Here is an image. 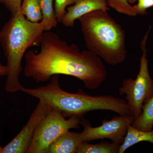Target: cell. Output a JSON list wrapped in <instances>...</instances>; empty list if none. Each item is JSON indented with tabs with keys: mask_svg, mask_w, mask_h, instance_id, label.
I'll use <instances>...</instances> for the list:
<instances>
[{
	"mask_svg": "<svg viewBox=\"0 0 153 153\" xmlns=\"http://www.w3.org/2000/svg\"><path fill=\"white\" fill-rule=\"evenodd\" d=\"M38 53L30 50L25 54L24 74L36 82L49 81L52 76L63 74L76 77L90 90L98 88L107 78L101 58L88 50L80 51L57 34L45 32Z\"/></svg>",
	"mask_w": 153,
	"mask_h": 153,
	"instance_id": "cell-1",
	"label": "cell"
},
{
	"mask_svg": "<svg viewBox=\"0 0 153 153\" xmlns=\"http://www.w3.org/2000/svg\"><path fill=\"white\" fill-rule=\"evenodd\" d=\"M50 80L47 85L36 88L22 86L20 91L46 102L66 118L83 117L87 112L96 110L111 111L120 115H131L125 100L111 95L93 96L82 90L69 93L60 88L59 75H54Z\"/></svg>",
	"mask_w": 153,
	"mask_h": 153,
	"instance_id": "cell-2",
	"label": "cell"
},
{
	"mask_svg": "<svg viewBox=\"0 0 153 153\" xmlns=\"http://www.w3.org/2000/svg\"><path fill=\"white\" fill-rule=\"evenodd\" d=\"M45 32L43 22L28 21L20 10L0 30V45L7 60L5 90L10 93L20 91V76L23 68L22 60L28 48L38 47Z\"/></svg>",
	"mask_w": 153,
	"mask_h": 153,
	"instance_id": "cell-3",
	"label": "cell"
},
{
	"mask_svg": "<svg viewBox=\"0 0 153 153\" xmlns=\"http://www.w3.org/2000/svg\"><path fill=\"white\" fill-rule=\"evenodd\" d=\"M108 11H93L78 20L88 50L114 66L123 63L126 58V35Z\"/></svg>",
	"mask_w": 153,
	"mask_h": 153,
	"instance_id": "cell-4",
	"label": "cell"
},
{
	"mask_svg": "<svg viewBox=\"0 0 153 153\" xmlns=\"http://www.w3.org/2000/svg\"><path fill=\"white\" fill-rule=\"evenodd\" d=\"M151 27L141 41L142 55L140 59L139 72L135 79H125L119 88V93L125 94V100L132 115L137 118L141 114L142 107L145 102L153 95V80L148 66L146 44Z\"/></svg>",
	"mask_w": 153,
	"mask_h": 153,
	"instance_id": "cell-5",
	"label": "cell"
},
{
	"mask_svg": "<svg viewBox=\"0 0 153 153\" xmlns=\"http://www.w3.org/2000/svg\"><path fill=\"white\" fill-rule=\"evenodd\" d=\"M83 117H72L66 119L61 112L53 108L36 127L27 153H47L50 145L70 129L79 128Z\"/></svg>",
	"mask_w": 153,
	"mask_h": 153,
	"instance_id": "cell-6",
	"label": "cell"
},
{
	"mask_svg": "<svg viewBox=\"0 0 153 153\" xmlns=\"http://www.w3.org/2000/svg\"><path fill=\"white\" fill-rule=\"evenodd\" d=\"M135 120L132 115L115 116L111 120H104L101 126H91L88 121L82 118L81 125L83 130L81 134L83 142L103 139H108L112 143L121 145L123 142L129 126Z\"/></svg>",
	"mask_w": 153,
	"mask_h": 153,
	"instance_id": "cell-7",
	"label": "cell"
},
{
	"mask_svg": "<svg viewBox=\"0 0 153 153\" xmlns=\"http://www.w3.org/2000/svg\"><path fill=\"white\" fill-rule=\"evenodd\" d=\"M52 108L46 102L39 100L27 123L16 136L2 148V153H27L36 127Z\"/></svg>",
	"mask_w": 153,
	"mask_h": 153,
	"instance_id": "cell-8",
	"label": "cell"
},
{
	"mask_svg": "<svg viewBox=\"0 0 153 153\" xmlns=\"http://www.w3.org/2000/svg\"><path fill=\"white\" fill-rule=\"evenodd\" d=\"M108 10L106 0H76L74 4L67 7L61 23L66 27H72L75 21L93 11Z\"/></svg>",
	"mask_w": 153,
	"mask_h": 153,
	"instance_id": "cell-9",
	"label": "cell"
},
{
	"mask_svg": "<svg viewBox=\"0 0 153 153\" xmlns=\"http://www.w3.org/2000/svg\"><path fill=\"white\" fill-rule=\"evenodd\" d=\"M83 142L81 134L67 131L57 138L47 153H75L79 144Z\"/></svg>",
	"mask_w": 153,
	"mask_h": 153,
	"instance_id": "cell-10",
	"label": "cell"
},
{
	"mask_svg": "<svg viewBox=\"0 0 153 153\" xmlns=\"http://www.w3.org/2000/svg\"><path fill=\"white\" fill-rule=\"evenodd\" d=\"M143 141L153 144V129L150 131H143L135 128L130 125L123 142L120 145L119 153H123L132 146Z\"/></svg>",
	"mask_w": 153,
	"mask_h": 153,
	"instance_id": "cell-11",
	"label": "cell"
},
{
	"mask_svg": "<svg viewBox=\"0 0 153 153\" xmlns=\"http://www.w3.org/2000/svg\"><path fill=\"white\" fill-rule=\"evenodd\" d=\"M135 128L150 131L153 128V95L145 102L142 107V113L131 123Z\"/></svg>",
	"mask_w": 153,
	"mask_h": 153,
	"instance_id": "cell-12",
	"label": "cell"
},
{
	"mask_svg": "<svg viewBox=\"0 0 153 153\" xmlns=\"http://www.w3.org/2000/svg\"><path fill=\"white\" fill-rule=\"evenodd\" d=\"M120 145L116 143L102 142L91 144L88 142L79 144L76 149L77 153H119Z\"/></svg>",
	"mask_w": 153,
	"mask_h": 153,
	"instance_id": "cell-13",
	"label": "cell"
},
{
	"mask_svg": "<svg viewBox=\"0 0 153 153\" xmlns=\"http://www.w3.org/2000/svg\"><path fill=\"white\" fill-rule=\"evenodd\" d=\"M42 14L41 22L44 23L45 32L56 27L58 24L55 14L53 0H39Z\"/></svg>",
	"mask_w": 153,
	"mask_h": 153,
	"instance_id": "cell-14",
	"label": "cell"
},
{
	"mask_svg": "<svg viewBox=\"0 0 153 153\" xmlns=\"http://www.w3.org/2000/svg\"><path fill=\"white\" fill-rule=\"evenodd\" d=\"M20 10L30 22L38 23L42 21V14L39 0H23Z\"/></svg>",
	"mask_w": 153,
	"mask_h": 153,
	"instance_id": "cell-15",
	"label": "cell"
},
{
	"mask_svg": "<svg viewBox=\"0 0 153 153\" xmlns=\"http://www.w3.org/2000/svg\"><path fill=\"white\" fill-rule=\"evenodd\" d=\"M108 6L118 13L129 16H137L133 6L128 0H106Z\"/></svg>",
	"mask_w": 153,
	"mask_h": 153,
	"instance_id": "cell-16",
	"label": "cell"
},
{
	"mask_svg": "<svg viewBox=\"0 0 153 153\" xmlns=\"http://www.w3.org/2000/svg\"><path fill=\"white\" fill-rule=\"evenodd\" d=\"M76 0H55L54 9L58 23H61L67 7L74 4Z\"/></svg>",
	"mask_w": 153,
	"mask_h": 153,
	"instance_id": "cell-17",
	"label": "cell"
},
{
	"mask_svg": "<svg viewBox=\"0 0 153 153\" xmlns=\"http://www.w3.org/2000/svg\"><path fill=\"white\" fill-rule=\"evenodd\" d=\"M137 4L134 6L137 15L147 14V10L153 7V0H137Z\"/></svg>",
	"mask_w": 153,
	"mask_h": 153,
	"instance_id": "cell-18",
	"label": "cell"
},
{
	"mask_svg": "<svg viewBox=\"0 0 153 153\" xmlns=\"http://www.w3.org/2000/svg\"><path fill=\"white\" fill-rule=\"evenodd\" d=\"M23 0H0V3L3 4L11 13L16 14L20 10Z\"/></svg>",
	"mask_w": 153,
	"mask_h": 153,
	"instance_id": "cell-19",
	"label": "cell"
},
{
	"mask_svg": "<svg viewBox=\"0 0 153 153\" xmlns=\"http://www.w3.org/2000/svg\"><path fill=\"white\" fill-rule=\"evenodd\" d=\"M7 73V68L6 66L0 63V76H6Z\"/></svg>",
	"mask_w": 153,
	"mask_h": 153,
	"instance_id": "cell-20",
	"label": "cell"
},
{
	"mask_svg": "<svg viewBox=\"0 0 153 153\" xmlns=\"http://www.w3.org/2000/svg\"><path fill=\"white\" fill-rule=\"evenodd\" d=\"M128 1L131 4H134V3H135L137 1V0H128Z\"/></svg>",
	"mask_w": 153,
	"mask_h": 153,
	"instance_id": "cell-21",
	"label": "cell"
},
{
	"mask_svg": "<svg viewBox=\"0 0 153 153\" xmlns=\"http://www.w3.org/2000/svg\"><path fill=\"white\" fill-rule=\"evenodd\" d=\"M2 153V147L0 146V153Z\"/></svg>",
	"mask_w": 153,
	"mask_h": 153,
	"instance_id": "cell-22",
	"label": "cell"
}]
</instances>
